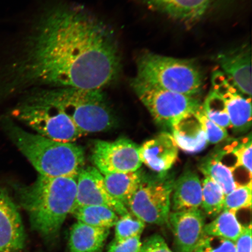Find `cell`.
I'll return each mask as SVG.
<instances>
[{"mask_svg": "<svg viewBox=\"0 0 252 252\" xmlns=\"http://www.w3.org/2000/svg\"><path fill=\"white\" fill-rule=\"evenodd\" d=\"M134 78L160 89L195 97L204 84L202 72L194 62L150 52L138 58Z\"/></svg>", "mask_w": 252, "mask_h": 252, "instance_id": "obj_5", "label": "cell"}, {"mask_svg": "<svg viewBox=\"0 0 252 252\" xmlns=\"http://www.w3.org/2000/svg\"><path fill=\"white\" fill-rule=\"evenodd\" d=\"M223 74L244 95L252 96V52L249 45L219 53L216 57Z\"/></svg>", "mask_w": 252, "mask_h": 252, "instance_id": "obj_13", "label": "cell"}, {"mask_svg": "<svg viewBox=\"0 0 252 252\" xmlns=\"http://www.w3.org/2000/svg\"><path fill=\"white\" fill-rule=\"evenodd\" d=\"M229 149L236 159V169L243 168L252 176V135L229 144Z\"/></svg>", "mask_w": 252, "mask_h": 252, "instance_id": "obj_28", "label": "cell"}, {"mask_svg": "<svg viewBox=\"0 0 252 252\" xmlns=\"http://www.w3.org/2000/svg\"><path fill=\"white\" fill-rule=\"evenodd\" d=\"M225 195L218 184L209 178L202 183V203L201 207L205 215L214 218L223 210Z\"/></svg>", "mask_w": 252, "mask_h": 252, "instance_id": "obj_24", "label": "cell"}, {"mask_svg": "<svg viewBox=\"0 0 252 252\" xmlns=\"http://www.w3.org/2000/svg\"><path fill=\"white\" fill-rule=\"evenodd\" d=\"M77 176L50 178L39 175L32 184L14 187L20 206L32 228L43 238L59 234L76 200Z\"/></svg>", "mask_w": 252, "mask_h": 252, "instance_id": "obj_2", "label": "cell"}, {"mask_svg": "<svg viewBox=\"0 0 252 252\" xmlns=\"http://www.w3.org/2000/svg\"><path fill=\"white\" fill-rule=\"evenodd\" d=\"M45 88L50 97L83 134L109 130L114 126L115 116L103 90Z\"/></svg>", "mask_w": 252, "mask_h": 252, "instance_id": "obj_6", "label": "cell"}, {"mask_svg": "<svg viewBox=\"0 0 252 252\" xmlns=\"http://www.w3.org/2000/svg\"><path fill=\"white\" fill-rule=\"evenodd\" d=\"M201 109L211 121L223 128L231 127L229 116L221 97L212 90L201 104Z\"/></svg>", "mask_w": 252, "mask_h": 252, "instance_id": "obj_25", "label": "cell"}, {"mask_svg": "<svg viewBox=\"0 0 252 252\" xmlns=\"http://www.w3.org/2000/svg\"><path fill=\"white\" fill-rule=\"evenodd\" d=\"M176 252H193L204 236L205 214L200 209L170 213Z\"/></svg>", "mask_w": 252, "mask_h": 252, "instance_id": "obj_14", "label": "cell"}, {"mask_svg": "<svg viewBox=\"0 0 252 252\" xmlns=\"http://www.w3.org/2000/svg\"><path fill=\"white\" fill-rule=\"evenodd\" d=\"M178 148L189 154L201 152L208 144L206 134L194 113L182 119L172 128Z\"/></svg>", "mask_w": 252, "mask_h": 252, "instance_id": "obj_19", "label": "cell"}, {"mask_svg": "<svg viewBox=\"0 0 252 252\" xmlns=\"http://www.w3.org/2000/svg\"><path fill=\"white\" fill-rule=\"evenodd\" d=\"M86 206L108 207L121 216L129 213L125 205L110 196L106 188L103 175L93 166L82 168L77 178L76 200L73 210Z\"/></svg>", "mask_w": 252, "mask_h": 252, "instance_id": "obj_10", "label": "cell"}, {"mask_svg": "<svg viewBox=\"0 0 252 252\" xmlns=\"http://www.w3.org/2000/svg\"><path fill=\"white\" fill-rule=\"evenodd\" d=\"M131 86L157 124L172 128L194 114L201 103L196 97L160 89L134 78Z\"/></svg>", "mask_w": 252, "mask_h": 252, "instance_id": "obj_8", "label": "cell"}, {"mask_svg": "<svg viewBox=\"0 0 252 252\" xmlns=\"http://www.w3.org/2000/svg\"><path fill=\"white\" fill-rule=\"evenodd\" d=\"M143 172L110 173L103 175L109 193L127 208V204L139 186Z\"/></svg>", "mask_w": 252, "mask_h": 252, "instance_id": "obj_21", "label": "cell"}, {"mask_svg": "<svg viewBox=\"0 0 252 252\" xmlns=\"http://www.w3.org/2000/svg\"><path fill=\"white\" fill-rule=\"evenodd\" d=\"M92 159L96 168L103 175L136 172L143 164L140 157V146L125 137L114 141H96Z\"/></svg>", "mask_w": 252, "mask_h": 252, "instance_id": "obj_9", "label": "cell"}, {"mask_svg": "<svg viewBox=\"0 0 252 252\" xmlns=\"http://www.w3.org/2000/svg\"><path fill=\"white\" fill-rule=\"evenodd\" d=\"M11 115L50 139L72 143L83 135L50 97L45 88L27 91Z\"/></svg>", "mask_w": 252, "mask_h": 252, "instance_id": "obj_4", "label": "cell"}, {"mask_svg": "<svg viewBox=\"0 0 252 252\" xmlns=\"http://www.w3.org/2000/svg\"><path fill=\"white\" fill-rule=\"evenodd\" d=\"M212 91L224 102L230 124L237 133H245L251 127V97L242 94L220 70L212 75Z\"/></svg>", "mask_w": 252, "mask_h": 252, "instance_id": "obj_11", "label": "cell"}, {"mask_svg": "<svg viewBox=\"0 0 252 252\" xmlns=\"http://www.w3.org/2000/svg\"><path fill=\"white\" fill-rule=\"evenodd\" d=\"M114 30L80 5H45L32 21L15 54L0 71V99L27 89L103 90L121 76Z\"/></svg>", "mask_w": 252, "mask_h": 252, "instance_id": "obj_1", "label": "cell"}, {"mask_svg": "<svg viewBox=\"0 0 252 252\" xmlns=\"http://www.w3.org/2000/svg\"><path fill=\"white\" fill-rule=\"evenodd\" d=\"M252 181L239 185L234 190L225 195L223 210L236 213L244 209H251Z\"/></svg>", "mask_w": 252, "mask_h": 252, "instance_id": "obj_26", "label": "cell"}, {"mask_svg": "<svg viewBox=\"0 0 252 252\" xmlns=\"http://www.w3.org/2000/svg\"><path fill=\"white\" fill-rule=\"evenodd\" d=\"M206 135L208 143L216 144L225 140L228 137L226 129L220 127L205 115L201 106L194 113Z\"/></svg>", "mask_w": 252, "mask_h": 252, "instance_id": "obj_29", "label": "cell"}, {"mask_svg": "<svg viewBox=\"0 0 252 252\" xmlns=\"http://www.w3.org/2000/svg\"><path fill=\"white\" fill-rule=\"evenodd\" d=\"M235 252H252V225L244 226V229L235 242Z\"/></svg>", "mask_w": 252, "mask_h": 252, "instance_id": "obj_33", "label": "cell"}, {"mask_svg": "<svg viewBox=\"0 0 252 252\" xmlns=\"http://www.w3.org/2000/svg\"><path fill=\"white\" fill-rule=\"evenodd\" d=\"M26 235L17 205L6 189L0 188V252H20Z\"/></svg>", "mask_w": 252, "mask_h": 252, "instance_id": "obj_12", "label": "cell"}, {"mask_svg": "<svg viewBox=\"0 0 252 252\" xmlns=\"http://www.w3.org/2000/svg\"><path fill=\"white\" fill-rule=\"evenodd\" d=\"M141 252H173L165 239L158 234L148 238L142 244Z\"/></svg>", "mask_w": 252, "mask_h": 252, "instance_id": "obj_32", "label": "cell"}, {"mask_svg": "<svg viewBox=\"0 0 252 252\" xmlns=\"http://www.w3.org/2000/svg\"><path fill=\"white\" fill-rule=\"evenodd\" d=\"M130 212L119 218L116 222L115 239L116 241H123L126 239L140 236L146 224Z\"/></svg>", "mask_w": 252, "mask_h": 252, "instance_id": "obj_27", "label": "cell"}, {"mask_svg": "<svg viewBox=\"0 0 252 252\" xmlns=\"http://www.w3.org/2000/svg\"><path fill=\"white\" fill-rule=\"evenodd\" d=\"M193 252H235V242L204 235Z\"/></svg>", "mask_w": 252, "mask_h": 252, "instance_id": "obj_30", "label": "cell"}, {"mask_svg": "<svg viewBox=\"0 0 252 252\" xmlns=\"http://www.w3.org/2000/svg\"><path fill=\"white\" fill-rule=\"evenodd\" d=\"M0 126L40 175L50 178L78 176L85 160L83 147L29 133L8 116L0 118Z\"/></svg>", "mask_w": 252, "mask_h": 252, "instance_id": "obj_3", "label": "cell"}, {"mask_svg": "<svg viewBox=\"0 0 252 252\" xmlns=\"http://www.w3.org/2000/svg\"><path fill=\"white\" fill-rule=\"evenodd\" d=\"M110 229L94 227L78 221L72 225L69 236L70 252H101Z\"/></svg>", "mask_w": 252, "mask_h": 252, "instance_id": "obj_18", "label": "cell"}, {"mask_svg": "<svg viewBox=\"0 0 252 252\" xmlns=\"http://www.w3.org/2000/svg\"><path fill=\"white\" fill-rule=\"evenodd\" d=\"M198 168L205 177L220 186L225 195L239 185L235 181L234 170L222 161L217 151L201 160Z\"/></svg>", "mask_w": 252, "mask_h": 252, "instance_id": "obj_20", "label": "cell"}, {"mask_svg": "<svg viewBox=\"0 0 252 252\" xmlns=\"http://www.w3.org/2000/svg\"><path fill=\"white\" fill-rule=\"evenodd\" d=\"M176 20L193 23L207 13L216 0H141Z\"/></svg>", "mask_w": 252, "mask_h": 252, "instance_id": "obj_17", "label": "cell"}, {"mask_svg": "<svg viewBox=\"0 0 252 252\" xmlns=\"http://www.w3.org/2000/svg\"><path fill=\"white\" fill-rule=\"evenodd\" d=\"M175 177L173 173L143 172L138 187L127 204L130 213L144 223L164 225L168 223Z\"/></svg>", "mask_w": 252, "mask_h": 252, "instance_id": "obj_7", "label": "cell"}, {"mask_svg": "<svg viewBox=\"0 0 252 252\" xmlns=\"http://www.w3.org/2000/svg\"><path fill=\"white\" fill-rule=\"evenodd\" d=\"M179 148L172 134L162 132L140 146L141 162L156 173L168 172L178 159Z\"/></svg>", "mask_w": 252, "mask_h": 252, "instance_id": "obj_15", "label": "cell"}, {"mask_svg": "<svg viewBox=\"0 0 252 252\" xmlns=\"http://www.w3.org/2000/svg\"><path fill=\"white\" fill-rule=\"evenodd\" d=\"M78 221L94 227L110 229L118 221L119 217L114 211L102 206H86L72 211Z\"/></svg>", "mask_w": 252, "mask_h": 252, "instance_id": "obj_23", "label": "cell"}, {"mask_svg": "<svg viewBox=\"0 0 252 252\" xmlns=\"http://www.w3.org/2000/svg\"><path fill=\"white\" fill-rule=\"evenodd\" d=\"M243 229L244 226L236 218V213L222 210L215 220L205 225L204 235L216 236L235 242Z\"/></svg>", "mask_w": 252, "mask_h": 252, "instance_id": "obj_22", "label": "cell"}, {"mask_svg": "<svg viewBox=\"0 0 252 252\" xmlns=\"http://www.w3.org/2000/svg\"><path fill=\"white\" fill-rule=\"evenodd\" d=\"M172 194L173 212L200 209L202 203V184L199 176L187 170L175 180Z\"/></svg>", "mask_w": 252, "mask_h": 252, "instance_id": "obj_16", "label": "cell"}, {"mask_svg": "<svg viewBox=\"0 0 252 252\" xmlns=\"http://www.w3.org/2000/svg\"><path fill=\"white\" fill-rule=\"evenodd\" d=\"M142 244L140 236L123 241L113 240L109 245L108 252H141Z\"/></svg>", "mask_w": 252, "mask_h": 252, "instance_id": "obj_31", "label": "cell"}]
</instances>
